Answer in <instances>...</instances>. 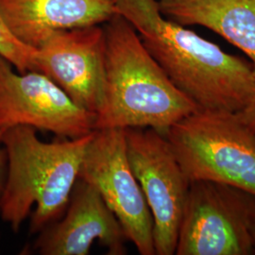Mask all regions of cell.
Masks as SVG:
<instances>
[{
	"instance_id": "6da1fadb",
	"label": "cell",
	"mask_w": 255,
	"mask_h": 255,
	"mask_svg": "<svg viewBox=\"0 0 255 255\" xmlns=\"http://www.w3.org/2000/svg\"><path fill=\"white\" fill-rule=\"evenodd\" d=\"M147 52L201 111L240 113L255 98L251 62L164 17L157 0H113Z\"/></svg>"
},
{
	"instance_id": "7a4b0ae2",
	"label": "cell",
	"mask_w": 255,
	"mask_h": 255,
	"mask_svg": "<svg viewBox=\"0 0 255 255\" xmlns=\"http://www.w3.org/2000/svg\"><path fill=\"white\" fill-rule=\"evenodd\" d=\"M104 30L106 103L95 129L152 128L165 133L199 110L168 79L127 20L116 14Z\"/></svg>"
},
{
	"instance_id": "3957f363",
	"label": "cell",
	"mask_w": 255,
	"mask_h": 255,
	"mask_svg": "<svg viewBox=\"0 0 255 255\" xmlns=\"http://www.w3.org/2000/svg\"><path fill=\"white\" fill-rule=\"evenodd\" d=\"M93 132L74 139L58 137L47 143L28 126L4 131L9 169L0 215L13 231H18L33 206L29 225L32 235L62 218Z\"/></svg>"
},
{
	"instance_id": "277c9868",
	"label": "cell",
	"mask_w": 255,
	"mask_h": 255,
	"mask_svg": "<svg viewBox=\"0 0 255 255\" xmlns=\"http://www.w3.org/2000/svg\"><path fill=\"white\" fill-rule=\"evenodd\" d=\"M164 135L190 182H222L255 196V131L237 114L198 110Z\"/></svg>"
},
{
	"instance_id": "5b68a950",
	"label": "cell",
	"mask_w": 255,
	"mask_h": 255,
	"mask_svg": "<svg viewBox=\"0 0 255 255\" xmlns=\"http://www.w3.org/2000/svg\"><path fill=\"white\" fill-rule=\"evenodd\" d=\"M255 196L210 180L190 183L175 255H255Z\"/></svg>"
},
{
	"instance_id": "8992f818",
	"label": "cell",
	"mask_w": 255,
	"mask_h": 255,
	"mask_svg": "<svg viewBox=\"0 0 255 255\" xmlns=\"http://www.w3.org/2000/svg\"><path fill=\"white\" fill-rule=\"evenodd\" d=\"M131 170L153 219L156 255H173L190 180L164 133L152 128H124Z\"/></svg>"
},
{
	"instance_id": "52a82bcc",
	"label": "cell",
	"mask_w": 255,
	"mask_h": 255,
	"mask_svg": "<svg viewBox=\"0 0 255 255\" xmlns=\"http://www.w3.org/2000/svg\"><path fill=\"white\" fill-rule=\"evenodd\" d=\"M79 178L101 194L138 253L156 255L153 219L128 162L124 128L94 130Z\"/></svg>"
},
{
	"instance_id": "ba28073f",
	"label": "cell",
	"mask_w": 255,
	"mask_h": 255,
	"mask_svg": "<svg viewBox=\"0 0 255 255\" xmlns=\"http://www.w3.org/2000/svg\"><path fill=\"white\" fill-rule=\"evenodd\" d=\"M14 69L0 56V129L28 126L70 139L95 130L97 116L77 106L46 75Z\"/></svg>"
},
{
	"instance_id": "9c48e42d",
	"label": "cell",
	"mask_w": 255,
	"mask_h": 255,
	"mask_svg": "<svg viewBox=\"0 0 255 255\" xmlns=\"http://www.w3.org/2000/svg\"><path fill=\"white\" fill-rule=\"evenodd\" d=\"M46 75L80 108L100 116L106 103V37L100 25L57 30L36 49Z\"/></svg>"
},
{
	"instance_id": "30bf717a",
	"label": "cell",
	"mask_w": 255,
	"mask_h": 255,
	"mask_svg": "<svg viewBox=\"0 0 255 255\" xmlns=\"http://www.w3.org/2000/svg\"><path fill=\"white\" fill-rule=\"evenodd\" d=\"M111 255L126 254V235L101 194L78 178L64 215L39 233L33 251L42 255H87L95 242Z\"/></svg>"
},
{
	"instance_id": "8fae6325",
	"label": "cell",
	"mask_w": 255,
	"mask_h": 255,
	"mask_svg": "<svg viewBox=\"0 0 255 255\" xmlns=\"http://www.w3.org/2000/svg\"><path fill=\"white\" fill-rule=\"evenodd\" d=\"M11 33L37 49L57 30L107 23L118 14L113 0H0Z\"/></svg>"
},
{
	"instance_id": "7c38bea8",
	"label": "cell",
	"mask_w": 255,
	"mask_h": 255,
	"mask_svg": "<svg viewBox=\"0 0 255 255\" xmlns=\"http://www.w3.org/2000/svg\"><path fill=\"white\" fill-rule=\"evenodd\" d=\"M164 17L207 27L249 57L255 74V0H157Z\"/></svg>"
},
{
	"instance_id": "4fadbf2b",
	"label": "cell",
	"mask_w": 255,
	"mask_h": 255,
	"mask_svg": "<svg viewBox=\"0 0 255 255\" xmlns=\"http://www.w3.org/2000/svg\"><path fill=\"white\" fill-rule=\"evenodd\" d=\"M0 56L12 64L19 73L37 71L36 49L20 42L0 13Z\"/></svg>"
},
{
	"instance_id": "5bb4252c",
	"label": "cell",
	"mask_w": 255,
	"mask_h": 255,
	"mask_svg": "<svg viewBox=\"0 0 255 255\" xmlns=\"http://www.w3.org/2000/svg\"><path fill=\"white\" fill-rule=\"evenodd\" d=\"M4 129H0V199L5 189L7 178H8V169H9V158L6 146L3 142Z\"/></svg>"
},
{
	"instance_id": "9a60e30c",
	"label": "cell",
	"mask_w": 255,
	"mask_h": 255,
	"mask_svg": "<svg viewBox=\"0 0 255 255\" xmlns=\"http://www.w3.org/2000/svg\"><path fill=\"white\" fill-rule=\"evenodd\" d=\"M237 115L243 123L255 131V98L248 107L240 113H237Z\"/></svg>"
},
{
	"instance_id": "2e32d148",
	"label": "cell",
	"mask_w": 255,
	"mask_h": 255,
	"mask_svg": "<svg viewBox=\"0 0 255 255\" xmlns=\"http://www.w3.org/2000/svg\"><path fill=\"white\" fill-rule=\"evenodd\" d=\"M251 232H252V237H253V241H254V246H255V218L254 219V221H253V224H252Z\"/></svg>"
}]
</instances>
